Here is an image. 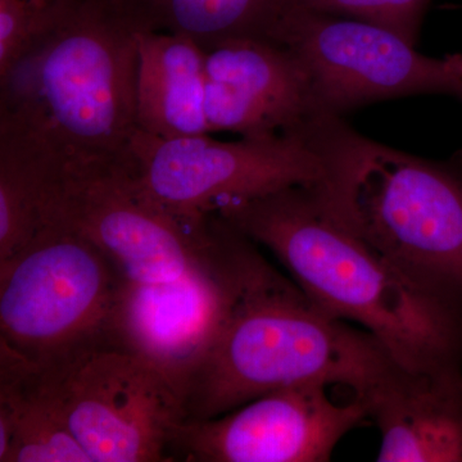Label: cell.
I'll list each match as a JSON object with an SVG mask.
<instances>
[{"label": "cell", "mask_w": 462, "mask_h": 462, "mask_svg": "<svg viewBox=\"0 0 462 462\" xmlns=\"http://www.w3.org/2000/svg\"><path fill=\"white\" fill-rule=\"evenodd\" d=\"M45 8L29 0H0V74L7 71L41 32Z\"/></svg>", "instance_id": "obj_19"}, {"label": "cell", "mask_w": 462, "mask_h": 462, "mask_svg": "<svg viewBox=\"0 0 462 462\" xmlns=\"http://www.w3.org/2000/svg\"><path fill=\"white\" fill-rule=\"evenodd\" d=\"M431 0H281L285 8L355 18L385 27L415 45Z\"/></svg>", "instance_id": "obj_18"}, {"label": "cell", "mask_w": 462, "mask_h": 462, "mask_svg": "<svg viewBox=\"0 0 462 462\" xmlns=\"http://www.w3.org/2000/svg\"><path fill=\"white\" fill-rule=\"evenodd\" d=\"M48 221L83 234L133 282L180 278L216 240L211 215L197 220L167 208L123 154L63 158L45 205Z\"/></svg>", "instance_id": "obj_7"}, {"label": "cell", "mask_w": 462, "mask_h": 462, "mask_svg": "<svg viewBox=\"0 0 462 462\" xmlns=\"http://www.w3.org/2000/svg\"><path fill=\"white\" fill-rule=\"evenodd\" d=\"M324 382L276 389L233 411L185 419L170 449L172 461L325 462L343 437L369 419L355 398L337 404Z\"/></svg>", "instance_id": "obj_11"}, {"label": "cell", "mask_w": 462, "mask_h": 462, "mask_svg": "<svg viewBox=\"0 0 462 462\" xmlns=\"http://www.w3.org/2000/svg\"><path fill=\"white\" fill-rule=\"evenodd\" d=\"M206 56L185 36L142 32L136 129L162 139L211 134L205 109Z\"/></svg>", "instance_id": "obj_14"}, {"label": "cell", "mask_w": 462, "mask_h": 462, "mask_svg": "<svg viewBox=\"0 0 462 462\" xmlns=\"http://www.w3.org/2000/svg\"><path fill=\"white\" fill-rule=\"evenodd\" d=\"M449 57H451L452 65H454L456 76H457L458 88H460L458 99L462 100V54H449Z\"/></svg>", "instance_id": "obj_20"}, {"label": "cell", "mask_w": 462, "mask_h": 462, "mask_svg": "<svg viewBox=\"0 0 462 462\" xmlns=\"http://www.w3.org/2000/svg\"><path fill=\"white\" fill-rule=\"evenodd\" d=\"M125 0H57L0 74V126L62 158L116 157L136 132L139 38Z\"/></svg>", "instance_id": "obj_3"}, {"label": "cell", "mask_w": 462, "mask_h": 462, "mask_svg": "<svg viewBox=\"0 0 462 462\" xmlns=\"http://www.w3.org/2000/svg\"><path fill=\"white\" fill-rule=\"evenodd\" d=\"M216 214L269 249L328 314L364 327L404 370L462 383V310L404 278L320 190L289 187L229 203Z\"/></svg>", "instance_id": "obj_1"}, {"label": "cell", "mask_w": 462, "mask_h": 462, "mask_svg": "<svg viewBox=\"0 0 462 462\" xmlns=\"http://www.w3.org/2000/svg\"><path fill=\"white\" fill-rule=\"evenodd\" d=\"M147 32L185 36L205 51L238 39H269L281 0H125Z\"/></svg>", "instance_id": "obj_17"}, {"label": "cell", "mask_w": 462, "mask_h": 462, "mask_svg": "<svg viewBox=\"0 0 462 462\" xmlns=\"http://www.w3.org/2000/svg\"><path fill=\"white\" fill-rule=\"evenodd\" d=\"M396 366L372 334L328 314L249 239L238 291L191 376L184 409L187 419L207 420L305 382L363 398Z\"/></svg>", "instance_id": "obj_2"}, {"label": "cell", "mask_w": 462, "mask_h": 462, "mask_svg": "<svg viewBox=\"0 0 462 462\" xmlns=\"http://www.w3.org/2000/svg\"><path fill=\"white\" fill-rule=\"evenodd\" d=\"M374 143L331 117L307 133L238 142L209 134L162 139L136 129L123 156L158 202L203 220L229 203L297 185L342 196Z\"/></svg>", "instance_id": "obj_4"}, {"label": "cell", "mask_w": 462, "mask_h": 462, "mask_svg": "<svg viewBox=\"0 0 462 462\" xmlns=\"http://www.w3.org/2000/svg\"><path fill=\"white\" fill-rule=\"evenodd\" d=\"M38 367L91 462L172 461L173 437L187 419L184 403L141 357L103 346Z\"/></svg>", "instance_id": "obj_8"}, {"label": "cell", "mask_w": 462, "mask_h": 462, "mask_svg": "<svg viewBox=\"0 0 462 462\" xmlns=\"http://www.w3.org/2000/svg\"><path fill=\"white\" fill-rule=\"evenodd\" d=\"M62 161L29 134L0 126V263L44 226L48 194Z\"/></svg>", "instance_id": "obj_16"}, {"label": "cell", "mask_w": 462, "mask_h": 462, "mask_svg": "<svg viewBox=\"0 0 462 462\" xmlns=\"http://www.w3.org/2000/svg\"><path fill=\"white\" fill-rule=\"evenodd\" d=\"M215 245L180 278L125 282L115 342L153 366L182 403L191 376L214 340L242 281L249 239L212 214Z\"/></svg>", "instance_id": "obj_10"}, {"label": "cell", "mask_w": 462, "mask_h": 462, "mask_svg": "<svg viewBox=\"0 0 462 462\" xmlns=\"http://www.w3.org/2000/svg\"><path fill=\"white\" fill-rule=\"evenodd\" d=\"M125 282L87 236L48 221L0 263V346L38 366L117 346L115 320Z\"/></svg>", "instance_id": "obj_5"}, {"label": "cell", "mask_w": 462, "mask_h": 462, "mask_svg": "<svg viewBox=\"0 0 462 462\" xmlns=\"http://www.w3.org/2000/svg\"><path fill=\"white\" fill-rule=\"evenodd\" d=\"M378 427L380 462H462V383L396 366L363 398Z\"/></svg>", "instance_id": "obj_13"}, {"label": "cell", "mask_w": 462, "mask_h": 462, "mask_svg": "<svg viewBox=\"0 0 462 462\" xmlns=\"http://www.w3.org/2000/svg\"><path fill=\"white\" fill-rule=\"evenodd\" d=\"M338 215L412 284L462 310V153L430 160L375 142Z\"/></svg>", "instance_id": "obj_6"}, {"label": "cell", "mask_w": 462, "mask_h": 462, "mask_svg": "<svg viewBox=\"0 0 462 462\" xmlns=\"http://www.w3.org/2000/svg\"><path fill=\"white\" fill-rule=\"evenodd\" d=\"M209 132L245 138L302 134L325 114L300 58L270 39H238L206 51ZM340 117V116H339Z\"/></svg>", "instance_id": "obj_12"}, {"label": "cell", "mask_w": 462, "mask_h": 462, "mask_svg": "<svg viewBox=\"0 0 462 462\" xmlns=\"http://www.w3.org/2000/svg\"><path fill=\"white\" fill-rule=\"evenodd\" d=\"M29 2H32L35 7L47 8L48 5H53L57 0H29Z\"/></svg>", "instance_id": "obj_21"}, {"label": "cell", "mask_w": 462, "mask_h": 462, "mask_svg": "<svg viewBox=\"0 0 462 462\" xmlns=\"http://www.w3.org/2000/svg\"><path fill=\"white\" fill-rule=\"evenodd\" d=\"M269 39L300 58L325 114L343 117L382 100L460 93L451 57L425 56L398 33L365 21L285 8Z\"/></svg>", "instance_id": "obj_9"}, {"label": "cell", "mask_w": 462, "mask_h": 462, "mask_svg": "<svg viewBox=\"0 0 462 462\" xmlns=\"http://www.w3.org/2000/svg\"><path fill=\"white\" fill-rule=\"evenodd\" d=\"M0 462H91L41 369L0 346Z\"/></svg>", "instance_id": "obj_15"}]
</instances>
